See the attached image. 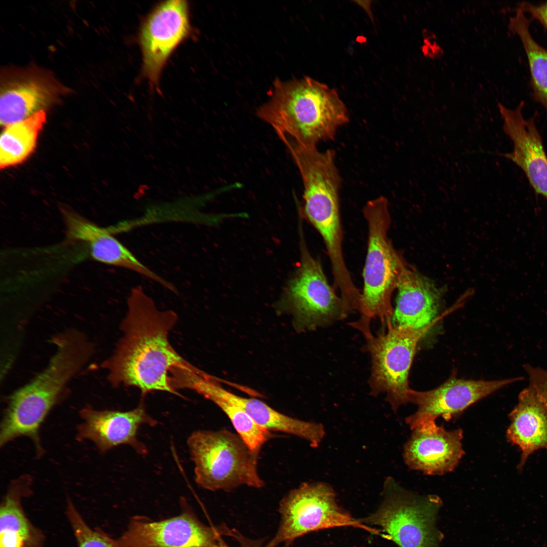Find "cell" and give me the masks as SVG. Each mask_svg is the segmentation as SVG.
Wrapping results in <instances>:
<instances>
[{"mask_svg":"<svg viewBox=\"0 0 547 547\" xmlns=\"http://www.w3.org/2000/svg\"><path fill=\"white\" fill-rule=\"evenodd\" d=\"M396 289V307L391 319L393 326L420 328L439 316L443 291L427 277L405 265Z\"/></svg>","mask_w":547,"mask_h":547,"instance_id":"obj_18","label":"cell"},{"mask_svg":"<svg viewBox=\"0 0 547 547\" xmlns=\"http://www.w3.org/2000/svg\"><path fill=\"white\" fill-rule=\"evenodd\" d=\"M64 93V88L40 69L5 72L1 82V125L7 127L45 111Z\"/></svg>","mask_w":547,"mask_h":547,"instance_id":"obj_11","label":"cell"},{"mask_svg":"<svg viewBox=\"0 0 547 547\" xmlns=\"http://www.w3.org/2000/svg\"><path fill=\"white\" fill-rule=\"evenodd\" d=\"M46 120L43 110L6 127L0 140L1 169L22 163L32 153Z\"/></svg>","mask_w":547,"mask_h":547,"instance_id":"obj_22","label":"cell"},{"mask_svg":"<svg viewBox=\"0 0 547 547\" xmlns=\"http://www.w3.org/2000/svg\"><path fill=\"white\" fill-rule=\"evenodd\" d=\"M516 8L520 9L525 14H529L532 19L538 21L544 28L547 29V1L538 4L522 2L517 4Z\"/></svg>","mask_w":547,"mask_h":547,"instance_id":"obj_25","label":"cell"},{"mask_svg":"<svg viewBox=\"0 0 547 547\" xmlns=\"http://www.w3.org/2000/svg\"><path fill=\"white\" fill-rule=\"evenodd\" d=\"M226 414L238 435L254 452L259 453L264 444L271 438L270 431L258 424L244 410L223 400H211Z\"/></svg>","mask_w":547,"mask_h":547,"instance_id":"obj_23","label":"cell"},{"mask_svg":"<svg viewBox=\"0 0 547 547\" xmlns=\"http://www.w3.org/2000/svg\"><path fill=\"white\" fill-rule=\"evenodd\" d=\"M191 389L211 401L218 399L240 407L261 426L269 431L281 432L301 438L317 448L325 435L321 423L299 420L279 412L255 398L238 396L224 388L207 374L196 376Z\"/></svg>","mask_w":547,"mask_h":547,"instance_id":"obj_16","label":"cell"},{"mask_svg":"<svg viewBox=\"0 0 547 547\" xmlns=\"http://www.w3.org/2000/svg\"><path fill=\"white\" fill-rule=\"evenodd\" d=\"M521 101L514 109L498 105L503 130L513 143L510 152L502 154L524 173L531 187L547 200V154L536 123V114L525 119Z\"/></svg>","mask_w":547,"mask_h":547,"instance_id":"obj_13","label":"cell"},{"mask_svg":"<svg viewBox=\"0 0 547 547\" xmlns=\"http://www.w3.org/2000/svg\"><path fill=\"white\" fill-rule=\"evenodd\" d=\"M127 306L121 325L123 336L113 355L102 364L109 382L115 386H135L143 395L162 391L181 396L171 386L169 375L175 368L189 364L169 340L177 314L158 309L139 286L131 290Z\"/></svg>","mask_w":547,"mask_h":547,"instance_id":"obj_1","label":"cell"},{"mask_svg":"<svg viewBox=\"0 0 547 547\" xmlns=\"http://www.w3.org/2000/svg\"><path fill=\"white\" fill-rule=\"evenodd\" d=\"M300 242L301 261L289 281L284 301L300 329L313 330L345 318L351 309L329 284L319 260Z\"/></svg>","mask_w":547,"mask_h":547,"instance_id":"obj_8","label":"cell"},{"mask_svg":"<svg viewBox=\"0 0 547 547\" xmlns=\"http://www.w3.org/2000/svg\"><path fill=\"white\" fill-rule=\"evenodd\" d=\"M524 379L516 377L485 380L458 378L454 375L433 389L417 391L410 388L409 403L417 406L413 414L405 418L411 430L442 417L448 421L457 418L468 407L505 386Z\"/></svg>","mask_w":547,"mask_h":547,"instance_id":"obj_9","label":"cell"},{"mask_svg":"<svg viewBox=\"0 0 547 547\" xmlns=\"http://www.w3.org/2000/svg\"><path fill=\"white\" fill-rule=\"evenodd\" d=\"M32 479L23 475L12 481L0 509V547H43L45 535L32 524L23 510L22 498L32 494Z\"/></svg>","mask_w":547,"mask_h":547,"instance_id":"obj_20","label":"cell"},{"mask_svg":"<svg viewBox=\"0 0 547 547\" xmlns=\"http://www.w3.org/2000/svg\"><path fill=\"white\" fill-rule=\"evenodd\" d=\"M282 522L269 547L291 541L319 530L351 527L384 536L381 530L353 517L337 503L333 488L324 482H306L291 490L281 501Z\"/></svg>","mask_w":547,"mask_h":547,"instance_id":"obj_7","label":"cell"},{"mask_svg":"<svg viewBox=\"0 0 547 547\" xmlns=\"http://www.w3.org/2000/svg\"><path fill=\"white\" fill-rule=\"evenodd\" d=\"M194 465L195 481L210 490H229L242 485L260 488L264 481L257 470L259 453L238 435L227 429L198 430L187 441Z\"/></svg>","mask_w":547,"mask_h":547,"instance_id":"obj_4","label":"cell"},{"mask_svg":"<svg viewBox=\"0 0 547 547\" xmlns=\"http://www.w3.org/2000/svg\"><path fill=\"white\" fill-rule=\"evenodd\" d=\"M442 503L437 495L418 494L388 477L379 507L359 520L380 527L386 538L399 547H440L444 534L438 527V519Z\"/></svg>","mask_w":547,"mask_h":547,"instance_id":"obj_5","label":"cell"},{"mask_svg":"<svg viewBox=\"0 0 547 547\" xmlns=\"http://www.w3.org/2000/svg\"><path fill=\"white\" fill-rule=\"evenodd\" d=\"M65 235L69 241L85 242L94 260L125 268L142 275L173 291L174 285L141 262L108 228L96 225L72 211L62 210Z\"/></svg>","mask_w":547,"mask_h":547,"instance_id":"obj_17","label":"cell"},{"mask_svg":"<svg viewBox=\"0 0 547 547\" xmlns=\"http://www.w3.org/2000/svg\"><path fill=\"white\" fill-rule=\"evenodd\" d=\"M121 547H219L215 534L190 513L160 521L134 519L118 539Z\"/></svg>","mask_w":547,"mask_h":547,"instance_id":"obj_14","label":"cell"},{"mask_svg":"<svg viewBox=\"0 0 547 547\" xmlns=\"http://www.w3.org/2000/svg\"><path fill=\"white\" fill-rule=\"evenodd\" d=\"M530 24L526 14L516 8L514 15L510 18L509 29L518 37L526 54L532 98L542 106L547 115V49L534 38Z\"/></svg>","mask_w":547,"mask_h":547,"instance_id":"obj_21","label":"cell"},{"mask_svg":"<svg viewBox=\"0 0 547 547\" xmlns=\"http://www.w3.org/2000/svg\"><path fill=\"white\" fill-rule=\"evenodd\" d=\"M509 417L506 437L521 452L518 470L522 471L531 455L538 450L547 449V410L529 385L519 393Z\"/></svg>","mask_w":547,"mask_h":547,"instance_id":"obj_19","label":"cell"},{"mask_svg":"<svg viewBox=\"0 0 547 547\" xmlns=\"http://www.w3.org/2000/svg\"><path fill=\"white\" fill-rule=\"evenodd\" d=\"M269 100L258 109V116L282 140L305 147L333 140L349 121L337 91L309 77L283 82L277 79Z\"/></svg>","mask_w":547,"mask_h":547,"instance_id":"obj_2","label":"cell"},{"mask_svg":"<svg viewBox=\"0 0 547 547\" xmlns=\"http://www.w3.org/2000/svg\"><path fill=\"white\" fill-rule=\"evenodd\" d=\"M404 448L405 464L428 475H442L453 471L464 454L463 431H447L436 422L412 430Z\"/></svg>","mask_w":547,"mask_h":547,"instance_id":"obj_15","label":"cell"},{"mask_svg":"<svg viewBox=\"0 0 547 547\" xmlns=\"http://www.w3.org/2000/svg\"><path fill=\"white\" fill-rule=\"evenodd\" d=\"M452 311L450 309L420 328L394 326L390 322L386 324V330L376 336L371 333L365 335L366 348L372 361L369 379L372 395L385 394V400L395 412L409 403L408 376L417 344L433 326Z\"/></svg>","mask_w":547,"mask_h":547,"instance_id":"obj_6","label":"cell"},{"mask_svg":"<svg viewBox=\"0 0 547 547\" xmlns=\"http://www.w3.org/2000/svg\"><path fill=\"white\" fill-rule=\"evenodd\" d=\"M220 547H226V546H225V545H223V544H220Z\"/></svg>","mask_w":547,"mask_h":547,"instance_id":"obj_26","label":"cell"},{"mask_svg":"<svg viewBox=\"0 0 547 547\" xmlns=\"http://www.w3.org/2000/svg\"><path fill=\"white\" fill-rule=\"evenodd\" d=\"M80 415L82 421L77 426V440L93 442L102 453L119 445H128L138 453L146 454V446L138 439L139 429L143 424L154 426L158 424L142 403L124 412L97 410L88 406L81 410Z\"/></svg>","mask_w":547,"mask_h":547,"instance_id":"obj_12","label":"cell"},{"mask_svg":"<svg viewBox=\"0 0 547 547\" xmlns=\"http://www.w3.org/2000/svg\"><path fill=\"white\" fill-rule=\"evenodd\" d=\"M388 206L387 200L381 196L369 201L363 209L368 234L359 309L362 317L355 323L359 327H369L374 318L386 324L391 322L392 295L406 265L387 237L391 223Z\"/></svg>","mask_w":547,"mask_h":547,"instance_id":"obj_3","label":"cell"},{"mask_svg":"<svg viewBox=\"0 0 547 547\" xmlns=\"http://www.w3.org/2000/svg\"><path fill=\"white\" fill-rule=\"evenodd\" d=\"M65 513L77 547H121L118 539L111 538L101 530L91 528L69 498L67 499Z\"/></svg>","mask_w":547,"mask_h":547,"instance_id":"obj_24","label":"cell"},{"mask_svg":"<svg viewBox=\"0 0 547 547\" xmlns=\"http://www.w3.org/2000/svg\"><path fill=\"white\" fill-rule=\"evenodd\" d=\"M188 12L186 1H165L143 22L139 35L143 70L151 86L158 85L168 59L189 34Z\"/></svg>","mask_w":547,"mask_h":547,"instance_id":"obj_10","label":"cell"}]
</instances>
